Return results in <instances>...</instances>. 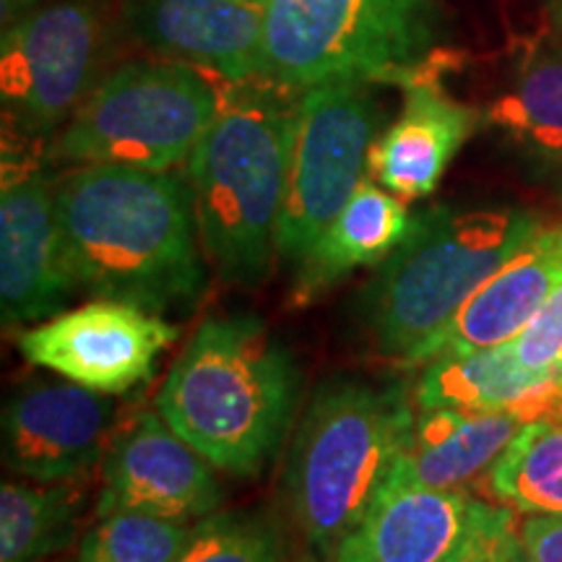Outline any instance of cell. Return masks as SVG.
Listing matches in <instances>:
<instances>
[{"instance_id": "6da1fadb", "label": "cell", "mask_w": 562, "mask_h": 562, "mask_svg": "<svg viewBox=\"0 0 562 562\" xmlns=\"http://www.w3.org/2000/svg\"><path fill=\"white\" fill-rule=\"evenodd\" d=\"M55 214L81 290L157 315L206 292L193 188L178 175L83 165L55 188Z\"/></svg>"}, {"instance_id": "7a4b0ae2", "label": "cell", "mask_w": 562, "mask_h": 562, "mask_svg": "<svg viewBox=\"0 0 562 562\" xmlns=\"http://www.w3.org/2000/svg\"><path fill=\"white\" fill-rule=\"evenodd\" d=\"M302 372L256 315H209L175 360L157 409L220 472L256 476L300 412Z\"/></svg>"}, {"instance_id": "3957f363", "label": "cell", "mask_w": 562, "mask_h": 562, "mask_svg": "<svg viewBox=\"0 0 562 562\" xmlns=\"http://www.w3.org/2000/svg\"><path fill=\"white\" fill-rule=\"evenodd\" d=\"M414 402L404 383L336 378L315 391L286 456V508L315 554L331 560L409 448Z\"/></svg>"}, {"instance_id": "277c9868", "label": "cell", "mask_w": 562, "mask_h": 562, "mask_svg": "<svg viewBox=\"0 0 562 562\" xmlns=\"http://www.w3.org/2000/svg\"><path fill=\"white\" fill-rule=\"evenodd\" d=\"M539 227L542 222L524 209L438 206L414 214L406 240L362 292L370 341L391 360L427 362L448 323Z\"/></svg>"}, {"instance_id": "5b68a950", "label": "cell", "mask_w": 562, "mask_h": 562, "mask_svg": "<svg viewBox=\"0 0 562 562\" xmlns=\"http://www.w3.org/2000/svg\"><path fill=\"white\" fill-rule=\"evenodd\" d=\"M294 136V108L266 100L222 104L188 157L201 245L216 277L258 286L277 256Z\"/></svg>"}, {"instance_id": "8992f818", "label": "cell", "mask_w": 562, "mask_h": 562, "mask_svg": "<svg viewBox=\"0 0 562 562\" xmlns=\"http://www.w3.org/2000/svg\"><path fill=\"white\" fill-rule=\"evenodd\" d=\"M435 0H269L261 76L281 87L385 81L432 74Z\"/></svg>"}, {"instance_id": "52a82bcc", "label": "cell", "mask_w": 562, "mask_h": 562, "mask_svg": "<svg viewBox=\"0 0 562 562\" xmlns=\"http://www.w3.org/2000/svg\"><path fill=\"white\" fill-rule=\"evenodd\" d=\"M220 110V94L193 66L128 63L89 91L55 140L53 157L170 172L188 161Z\"/></svg>"}, {"instance_id": "ba28073f", "label": "cell", "mask_w": 562, "mask_h": 562, "mask_svg": "<svg viewBox=\"0 0 562 562\" xmlns=\"http://www.w3.org/2000/svg\"><path fill=\"white\" fill-rule=\"evenodd\" d=\"M378 110L362 83L311 87L294 108V136L277 256L300 263L336 214L347 206L368 170Z\"/></svg>"}, {"instance_id": "9c48e42d", "label": "cell", "mask_w": 562, "mask_h": 562, "mask_svg": "<svg viewBox=\"0 0 562 562\" xmlns=\"http://www.w3.org/2000/svg\"><path fill=\"white\" fill-rule=\"evenodd\" d=\"M178 336L180 328L165 315L100 297L21 331L19 351L34 368L117 396L149 381Z\"/></svg>"}, {"instance_id": "30bf717a", "label": "cell", "mask_w": 562, "mask_h": 562, "mask_svg": "<svg viewBox=\"0 0 562 562\" xmlns=\"http://www.w3.org/2000/svg\"><path fill=\"white\" fill-rule=\"evenodd\" d=\"M100 47V21L79 0L42 5L3 32L0 94L11 121L47 133L87 100Z\"/></svg>"}, {"instance_id": "8fae6325", "label": "cell", "mask_w": 562, "mask_h": 562, "mask_svg": "<svg viewBox=\"0 0 562 562\" xmlns=\"http://www.w3.org/2000/svg\"><path fill=\"white\" fill-rule=\"evenodd\" d=\"M214 469L161 414L140 412L104 451L97 516L136 510L182 524L201 521L222 501Z\"/></svg>"}, {"instance_id": "7c38bea8", "label": "cell", "mask_w": 562, "mask_h": 562, "mask_svg": "<svg viewBox=\"0 0 562 562\" xmlns=\"http://www.w3.org/2000/svg\"><path fill=\"white\" fill-rule=\"evenodd\" d=\"M81 290L55 214V191L32 167L3 165L0 191V307L3 326L42 323Z\"/></svg>"}, {"instance_id": "4fadbf2b", "label": "cell", "mask_w": 562, "mask_h": 562, "mask_svg": "<svg viewBox=\"0 0 562 562\" xmlns=\"http://www.w3.org/2000/svg\"><path fill=\"white\" fill-rule=\"evenodd\" d=\"M115 404L79 383L21 385L3 409V459L32 482H79L104 459Z\"/></svg>"}, {"instance_id": "5bb4252c", "label": "cell", "mask_w": 562, "mask_h": 562, "mask_svg": "<svg viewBox=\"0 0 562 562\" xmlns=\"http://www.w3.org/2000/svg\"><path fill=\"white\" fill-rule=\"evenodd\" d=\"M398 117L375 136L368 172L402 201L435 193L456 154L474 128V112L438 87L432 74L412 81Z\"/></svg>"}, {"instance_id": "9a60e30c", "label": "cell", "mask_w": 562, "mask_h": 562, "mask_svg": "<svg viewBox=\"0 0 562 562\" xmlns=\"http://www.w3.org/2000/svg\"><path fill=\"white\" fill-rule=\"evenodd\" d=\"M562 277V222L539 227L495 277L484 281L474 297L432 344L427 360L456 357L518 339L537 318Z\"/></svg>"}, {"instance_id": "2e32d148", "label": "cell", "mask_w": 562, "mask_h": 562, "mask_svg": "<svg viewBox=\"0 0 562 562\" xmlns=\"http://www.w3.org/2000/svg\"><path fill=\"white\" fill-rule=\"evenodd\" d=\"M472 505L461 490L385 484L331 562H442L461 542Z\"/></svg>"}, {"instance_id": "e0dca14e", "label": "cell", "mask_w": 562, "mask_h": 562, "mask_svg": "<svg viewBox=\"0 0 562 562\" xmlns=\"http://www.w3.org/2000/svg\"><path fill=\"white\" fill-rule=\"evenodd\" d=\"M266 5L269 0H146L140 24L154 47L237 83L261 76Z\"/></svg>"}, {"instance_id": "ac0fdd59", "label": "cell", "mask_w": 562, "mask_h": 562, "mask_svg": "<svg viewBox=\"0 0 562 562\" xmlns=\"http://www.w3.org/2000/svg\"><path fill=\"white\" fill-rule=\"evenodd\" d=\"M562 402V370L521 362L513 341L469 355L435 357L414 389L417 409L518 412L539 417Z\"/></svg>"}, {"instance_id": "d6986e66", "label": "cell", "mask_w": 562, "mask_h": 562, "mask_svg": "<svg viewBox=\"0 0 562 562\" xmlns=\"http://www.w3.org/2000/svg\"><path fill=\"white\" fill-rule=\"evenodd\" d=\"M414 214L406 201L362 180L347 206L313 245V250L297 263L294 273V305H307L323 292L347 279L351 271L381 266L409 235Z\"/></svg>"}, {"instance_id": "ffe728a7", "label": "cell", "mask_w": 562, "mask_h": 562, "mask_svg": "<svg viewBox=\"0 0 562 562\" xmlns=\"http://www.w3.org/2000/svg\"><path fill=\"white\" fill-rule=\"evenodd\" d=\"M529 422L518 412L419 409L409 448L389 484L456 490L501 459Z\"/></svg>"}, {"instance_id": "44dd1931", "label": "cell", "mask_w": 562, "mask_h": 562, "mask_svg": "<svg viewBox=\"0 0 562 562\" xmlns=\"http://www.w3.org/2000/svg\"><path fill=\"white\" fill-rule=\"evenodd\" d=\"M487 128L539 167H562V53L526 55L513 83L484 108Z\"/></svg>"}, {"instance_id": "7402d4cb", "label": "cell", "mask_w": 562, "mask_h": 562, "mask_svg": "<svg viewBox=\"0 0 562 562\" xmlns=\"http://www.w3.org/2000/svg\"><path fill=\"white\" fill-rule=\"evenodd\" d=\"M87 495L74 482H5L0 490V562H42L74 544Z\"/></svg>"}, {"instance_id": "603a6c76", "label": "cell", "mask_w": 562, "mask_h": 562, "mask_svg": "<svg viewBox=\"0 0 562 562\" xmlns=\"http://www.w3.org/2000/svg\"><path fill=\"white\" fill-rule=\"evenodd\" d=\"M495 497L531 516H562V402L526 422L492 463Z\"/></svg>"}, {"instance_id": "cb8c5ba5", "label": "cell", "mask_w": 562, "mask_h": 562, "mask_svg": "<svg viewBox=\"0 0 562 562\" xmlns=\"http://www.w3.org/2000/svg\"><path fill=\"white\" fill-rule=\"evenodd\" d=\"M193 524L115 510L83 533L76 562H178Z\"/></svg>"}, {"instance_id": "d4e9b609", "label": "cell", "mask_w": 562, "mask_h": 562, "mask_svg": "<svg viewBox=\"0 0 562 562\" xmlns=\"http://www.w3.org/2000/svg\"><path fill=\"white\" fill-rule=\"evenodd\" d=\"M178 562H290V547L269 513H211L193 524Z\"/></svg>"}, {"instance_id": "484cf974", "label": "cell", "mask_w": 562, "mask_h": 562, "mask_svg": "<svg viewBox=\"0 0 562 562\" xmlns=\"http://www.w3.org/2000/svg\"><path fill=\"white\" fill-rule=\"evenodd\" d=\"M516 542L518 533L513 531L510 510L474 501L461 542L442 562H501Z\"/></svg>"}, {"instance_id": "4316f807", "label": "cell", "mask_w": 562, "mask_h": 562, "mask_svg": "<svg viewBox=\"0 0 562 562\" xmlns=\"http://www.w3.org/2000/svg\"><path fill=\"white\" fill-rule=\"evenodd\" d=\"M524 364L537 370H562V277L542 311L513 339Z\"/></svg>"}, {"instance_id": "83f0119b", "label": "cell", "mask_w": 562, "mask_h": 562, "mask_svg": "<svg viewBox=\"0 0 562 562\" xmlns=\"http://www.w3.org/2000/svg\"><path fill=\"white\" fill-rule=\"evenodd\" d=\"M518 542L531 562H562V516L526 518Z\"/></svg>"}, {"instance_id": "f1b7e54d", "label": "cell", "mask_w": 562, "mask_h": 562, "mask_svg": "<svg viewBox=\"0 0 562 562\" xmlns=\"http://www.w3.org/2000/svg\"><path fill=\"white\" fill-rule=\"evenodd\" d=\"M501 562H531V560L526 558V552L521 550V542H516L508 552H505V558Z\"/></svg>"}, {"instance_id": "f546056e", "label": "cell", "mask_w": 562, "mask_h": 562, "mask_svg": "<svg viewBox=\"0 0 562 562\" xmlns=\"http://www.w3.org/2000/svg\"><path fill=\"white\" fill-rule=\"evenodd\" d=\"M290 562H323V558H321V554L311 552V554H302V558H297V560H290ZM328 562H331V560H328Z\"/></svg>"}, {"instance_id": "4dcf8cb0", "label": "cell", "mask_w": 562, "mask_h": 562, "mask_svg": "<svg viewBox=\"0 0 562 562\" xmlns=\"http://www.w3.org/2000/svg\"><path fill=\"white\" fill-rule=\"evenodd\" d=\"M552 11H554V19H558V24L562 26V0H552Z\"/></svg>"}]
</instances>
